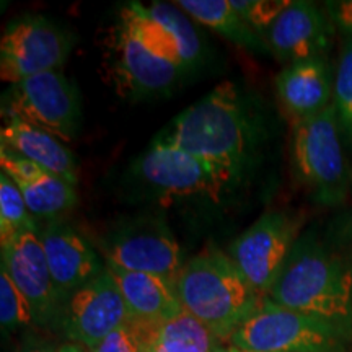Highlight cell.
Listing matches in <instances>:
<instances>
[{
	"label": "cell",
	"instance_id": "obj_1",
	"mask_svg": "<svg viewBox=\"0 0 352 352\" xmlns=\"http://www.w3.org/2000/svg\"><path fill=\"white\" fill-rule=\"evenodd\" d=\"M267 297L347 331L352 328V272L333 250L311 235L296 241Z\"/></svg>",
	"mask_w": 352,
	"mask_h": 352
},
{
	"label": "cell",
	"instance_id": "obj_2",
	"mask_svg": "<svg viewBox=\"0 0 352 352\" xmlns=\"http://www.w3.org/2000/svg\"><path fill=\"white\" fill-rule=\"evenodd\" d=\"M153 142L241 170L253 144V122L235 83L222 82L179 113Z\"/></svg>",
	"mask_w": 352,
	"mask_h": 352
},
{
	"label": "cell",
	"instance_id": "obj_3",
	"mask_svg": "<svg viewBox=\"0 0 352 352\" xmlns=\"http://www.w3.org/2000/svg\"><path fill=\"white\" fill-rule=\"evenodd\" d=\"M175 290L183 310L226 346L264 298L250 285L232 258L214 245H208L183 264Z\"/></svg>",
	"mask_w": 352,
	"mask_h": 352
},
{
	"label": "cell",
	"instance_id": "obj_4",
	"mask_svg": "<svg viewBox=\"0 0 352 352\" xmlns=\"http://www.w3.org/2000/svg\"><path fill=\"white\" fill-rule=\"evenodd\" d=\"M351 331L264 297L227 346L248 352H346Z\"/></svg>",
	"mask_w": 352,
	"mask_h": 352
},
{
	"label": "cell",
	"instance_id": "obj_5",
	"mask_svg": "<svg viewBox=\"0 0 352 352\" xmlns=\"http://www.w3.org/2000/svg\"><path fill=\"white\" fill-rule=\"evenodd\" d=\"M340 129L333 104L294 124L292 158L297 176L324 206L340 204L349 188Z\"/></svg>",
	"mask_w": 352,
	"mask_h": 352
},
{
	"label": "cell",
	"instance_id": "obj_6",
	"mask_svg": "<svg viewBox=\"0 0 352 352\" xmlns=\"http://www.w3.org/2000/svg\"><path fill=\"white\" fill-rule=\"evenodd\" d=\"M98 246L104 263L157 276L173 287L184 264L182 248L165 220L151 215L116 223Z\"/></svg>",
	"mask_w": 352,
	"mask_h": 352
},
{
	"label": "cell",
	"instance_id": "obj_7",
	"mask_svg": "<svg viewBox=\"0 0 352 352\" xmlns=\"http://www.w3.org/2000/svg\"><path fill=\"white\" fill-rule=\"evenodd\" d=\"M134 173L164 195L219 199L236 182L241 170L152 142L134 164Z\"/></svg>",
	"mask_w": 352,
	"mask_h": 352
},
{
	"label": "cell",
	"instance_id": "obj_8",
	"mask_svg": "<svg viewBox=\"0 0 352 352\" xmlns=\"http://www.w3.org/2000/svg\"><path fill=\"white\" fill-rule=\"evenodd\" d=\"M2 111L3 120H20L72 140L80 127L82 101L77 87L60 70H51L8 87Z\"/></svg>",
	"mask_w": 352,
	"mask_h": 352
},
{
	"label": "cell",
	"instance_id": "obj_9",
	"mask_svg": "<svg viewBox=\"0 0 352 352\" xmlns=\"http://www.w3.org/2000/svg\"><path fill=\"white\" fill-rule=\"evenodd\" d=\"M298 232L300 220L296 215L271 210L236 236L227 250L232 261L261 297L270 294L290 250L298 240Z\"/></svg>",
	"mask_w": 352,
	"mask_h": 352
},
{
	"label": "cell",
	"instance_id": "obj_10",
	"mask_svg": "<svg viewBox=\"0 0 352 352\" xmlns=\"http://www.w3.org/2000/svg\"><path fill=\"white\" fill-rule=\"evenodd\" d=\"M184 72L178 63L157 56L120 13L109 44V74L122 98L140 100L164 94Z\"/></svg>",
	"mask_w": 352,
	"mask_h": 352
},
{
	"label": "cell",
	"instance_id": "obj_11",
	"mask_svg": "<svg viewBox=\"0 0 352 352\" xmlns=\"http://www.w3.org/2000/svg\"><path fill=\"white\" fill-rule=\"evenodd\" d=\"M72 50L69 34L44 16L13 20L0 39V77L13 83L60 70Z\"/></svg>",
	"mask_w": 352,
	"mask_h": 352
},
{
	"label": "cell",
	"instance_id": "obj_12",
	"mask_svg": "<svg viewBox=\"0 0 352 352\" xmlns=\"http://www.w3.org/2000/svg\"><path fill=\"white\" fill-rule=\"evenodd\" d=\"M60 320L65 336L91 351L108 334L129 323L131 315L116 280L104 267L98 277L70 294Z\"/></svg>",
	"mask_w": 352,
	"mask_h": 352
},
{
	"label": "cell",
	"instance_id": "obj_13",
	"mask_svg": "<svg viewBox=\"0 0 352 352\" xmlns=\"http://www.w3.org/2000/svg\"><path fill=\"white\" fill-rule=\"evenodd\" d=\"M267 50L285 65L324 57L333 43V21L327 8L314 2H289L263 33Z\"/></svg>",
	"mask_w": 352,
	"mask_h": 352
},
{
	"label": "cell",
	"instance_id": "obj_14",
	"mask_svg": "<svg viewBox=\"0 0 352 352\" xmlns=\"http://www.w3.org/2000/svg\"><path fill=\"white\" fill-rule=\"evenodd\" d=\"M2 270L23 294L33 310L34 323L47 324L59 311V292L52 279L39 233L25 232L0 243Z\"/></svg>",
	"mask_w": 352,
	"mask_h": 352
},
{
	"label": "cell",
	"instance_id": "obj_15",
	"mask_svg": "<svg viewBox=\"0 0 352 352\" xmlns=\"http://www.w3.org/2000/svg\"><path fill=\"white\" fill-rule=\"evenodd\" d=\"M39 240L60 297H69L104 271L98 252L76 228L52 222L39 230Z\"/></svg>",
	"mask_w": 352,
	"mask_h": 352
},
{
	"label": "cell",
	"instance_id": "obj_16",
	"mask_svg": "<svg viewBox=\"0 0 352 352\" xmlns=\"http://www.w3.org/2000/svg\"><path fill=\"white\" fill-rule=\"evenodd\" d=\"M274 87L277 100L292 124L333 104L334 76L324 57L285 65L277 74Z\"/></svg>",
	"mask_w": 352,
	"mask_h": 352
},
{
	"label": "cell",
	"instance_id": "obj_17",
	"mask_svg": "<svg viewBox=\"0 0 352 352\" xmlns=\"http://www.w3.org/2000/svg\"><path fill=\"white\" fill-rule=\"evenodd\" d=\"M0 170L20 189L33 217L56 219L78 202L77 188L0 145Z\"/></svg>",
	"mask_w": 352,
	"mask_h": 352
},
{
	"label": "cell",
	"instance_id": "obj_18",
	"mask_svg": "<svg viewBox=\"0 0 352 352\" xmlns=\"http://www.w3.org/2000/svg\"><path fill=\"white\" fill-rule=\"evenodd\" d=\"M104 267L111 272L124 297L131 321L157 324L184 311L173 285L160 277L127 271L109 263H104Z\"/></svg>",
	"mask_w": 352,
	"mask_h": 352
},
{
	"label": "cell",
	"instance_id": "obj_19",
	"mask_svg": "<svg viewBox=\"0 0 352 352\" xmlns=\"http://www.w3.org/2000/svg\"><path fill=\"white\" fill-rule=\"evenodd\" d=\"M0 145L77 188L78 168L76 158L63 140L50 132L20 120H3Z\"/></svg>",
	"mask_w": 352,
	"mask_h": 352
},
{
	"label": "cell",
	"instance_id": "obj_20",
	"mask_svg": "<svg viewBox=\"0 0 352 352\" xmlns=\"http://www.w3.org/2000/svg\"><path fill=\"white\" fill-rule=\"evenodd\" d=\"M129 323L138 333L142 352H220L226 346L186 311L164 323Z\"/></svg>",
	"mask_w": 352,
	"mask_h": 352
},
{
	"label": "cell",
	"instance_id": "obj_21",
	"mask_svg": "<svg viewBox=\"0 0 352 352\" xmlns=\"http://www.w3.org/2000/svg\"><path fill=\"white\" fill-rule=\"evenodd\" d=\"M175 3L192 20L214 30L236 46L252 52H270L263 34L241 19L230 0H178Z\"/></svg>",
	"mask_w": 352,
	"mask_h": 352
},
{
	"label": "cell",
	"instance_id": "obj_22",
	"mask_svg": "<svg viewBox=\"0 0 352 352\" xmlns=\"http://www.w3.org/2000/svg\"><path fill=\"white\" fill-rule=\"evenodd\" d=\"M144 10L148 19L155 21L158 28L164 32L165 38L173 47L179 65L186 72L201 63L202 41L186 12L170 2H152L144 6Z\"/></svg>",
	"mask_w": 352,
	"mask_h": 352
},
{
	"label": "cell",
	"instance_id": "obj_23",
	"mask_svg": "<svg viewBox=\"0 0 352 352\" xmlns=\"http://www.w3.org/2000/svg\"><path fill=\"white\" fill-rule=\"evenodd\" d=\"M25 232L39 233L36 220L30 212L19 186L10 176L0 171V243Z\"/></svg>",
	"mask_w": 352,
	"mask_h": 352
},
{
	"label": "cell",
	"instance_id": "obj_24",
	"mask_svg": "<svg viewBox=\"0 0 352 352\" xmlns=\"http://www.w3.org/2000/svg\"><path fill=\"white\" fill-rule=\"evenodd\" d=\"M333 107L341 129L352 138V38L342 46L334 72Z\"/></svg>",
	"mask_w": 352,
	"mask_h": 352
},
{
	"label": "cell",
	"instance_id": "obj_25",
	"mask_svg": "<svg viewBox=\"0 0 352 352\" xmlns=\"http://www.w3.org/2000/svg\"><path fill=\"white\" fill-rule=\"evenodd\" d=\"M0 323L3 331H13L34 323L28 300L3 270H0Z\"/></svg>",
	"mask_w": 352,
	"mask_h": 352
},
{
	"label": "cell",
	"instance_id": "obj_26",
	"mask_svg": "<svg viewBox=\"0 0 352 352\" xmlns=\"http://www.w3.org/2000/svg\"><path fill=\"white\" fill-rule=\"evenodd\" d=\"M230 3L246 23L263 34L289 6V0H230Z\"/></svg>",
	"mask_w": 352,
	"mask_h": 352
},
{
	"label": "cell",
	"instance_id": "obj_27",
	"mask_svg": "<svg viewBox=\"0 0 352 352\" xmlns=\"http://www.w3.org/2000/svg\"><path fill=\"white\" fill-rule=\"evenodd\" d=\"M90 352H142L139 336L131 323L122 324L116 331L108 334Z\"/></svg>",
	"mask_w": 352,
	"mask_h": 352
},
{
	"label": "cell",
	"instance_id": "obj_28",
	"mask_svg": "<svg viewBox=\"0 0 352 352\" xmlns=\"http://www.w3.org/2000/svg\"><path fill=\"white\" fill-rule=\"evenodd\" d=\"M327 12L333 25H336L342 33L352 38V0L327 2Z\"/></svg>",
	"mask_w": 352,
	"mask_h": 352
},
{
	"label": "cell",
	"instance_id": "obj_29",
	"mask_svg": "<svg viewBox=\"0 0 352 352\" xmlns=\"http://www.w3.org/2000/svg\"><path fill=\"white\" fill-rule=\"evenodd\" d=\"M59 347H54L50 342H30V344L23 346V349L19 352H57Z\"/></svg>",
	"mask_w": 352,
	"mask_h": 352
},
{
	"label": "cell",
	"instance_id": "obj_30",
	"mask_svg": "<svg viewBox=\"0 0 352 352\" xmlns=\"http://www.w3.org/2000/svg\"><path fill=\"white\" fill-rule=\"evenodd\" d=\"M57 352H85V351H83L78 344H64L59 347V351Z\"/></svg>",
	"mask_w": 352,
	"mask_h": 352
},
{
	"label": "cell",
	"instance_id": "obj_31",
	"mask_svg": "<svg viewBox=\"0 0 352 352\" xmlns=\"http://www.w3.org/2000/svg\"><path fill=\"white\" fill-rule=\"evenodd\" d=\"M220 352H248V351H240V349H235V347H230V346H222Z\"/></svg>",
	"mask_w": 352,
	"mask_h": 352
}]
</instances>
